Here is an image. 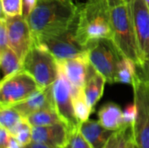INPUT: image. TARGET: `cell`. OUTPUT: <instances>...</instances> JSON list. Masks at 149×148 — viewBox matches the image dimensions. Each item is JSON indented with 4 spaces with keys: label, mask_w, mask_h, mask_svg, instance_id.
I'll use <instances>...</instances> for the list:
<instances>
[{
    "label": "cell",
    "mask_w": 149,
    "mask_h": 148,
    "mask_svg": "<svg viewBox=\"0 0 149 148\" xmlns=\"http://www.w3.org/2000/svg\"><path fill=\"white\" fill-rule=\"evenodd\" d=\"M80 3L72 0H38L27 18L34 41L67 30L78 17Z\"/></svg>",
    "instance_id": "cell-1"
},
{
    "label": "cell",
    "mask_w": 149,
    "mask_h": 148,
    "mask_svg": "<svg viewBox=\"0 0 149 148\" xmlns=\"http://www.w3.org/2000/svg\"><path fill=\"white\" fill-rule=\"evenodd\" d=\"M76 35L78 41L86 48L95 40H112L113 31L108 0H86L80 3Z\"/></svg>",
    "instance_id": "cell-2"
},
{
    "label": "cell",
    "mask_w": 149,
    "mask_h": 148,
    "mask_svg": "<svg viewBox=\"0 0 149 148\" xmlns=\"http://www.w3.org/2000/svg\"><path fill=\"white\" fill-rule=\"evenodd\" d=\"M113 38L112 41L123 58L141 65L140 51L129 0H108Z\"/></svg>",
    "instance_id": "cell-3"
},
{
    "label": "cell",
    "mask_w": 149,
    "mask_h": 148,
    "mask_svg": "<svg viewBox=\"0 0 149 148\" xmlns=\"http://www.w3.org/2000/svg\"><path fill=\"white\" fill-rule=\"evenodd\" d=\"M23 71L30 74L41 89H45L57 80L59 65L49 51L34 44L24 59Z\"/></svg>",
    "instance_id": "cell-4"
},
{
    "label": "cell",
    "mask_w": 149,
    "mask_h": 148,
    "mask_svg": "<svg viewBox=\"0 0 149 148\" xmlns=\"http://www.w3.org/2000/svg\"><path fill=\"white\" fill-rule=\"evenodd\" d=\"M87 58L93 69L101 74L109 84L116 83L118 65L123 58L110 39H99L87 46Z\"/></svg>",
    "instance_id": "cell-5"
},
{
    "label": "cell",
    "mask_w": 149,
    "mask_h": 148,
    "mask_svg": "<svg viewBox=\"0 0 149 148\" xmlns=\"http://www.w3.org/2000/svg\"><path fill=\"white\" fill-rule=\"evenodd\" d=\"M78 17L67 30L38 38L34 41V44L45 47L58 61L86 54L87 48L77 39Z\"/></svg>",
    "instance_id": "cell-6"
},
{
    "label": "cell",
    "mask_w": 149,
    "mask_h": 148,
    "mask_svg": "<svg viewBox=\"0 0 149 148\" xmlns=\"http://www.w3.org/2000/svg\"><path fill=\"white\" fill-rule=\"evenodd\" d=\"M136 118L133 125L134 143L139 148H149V83L138 73L133 84Z\"/></svg>",
    "instance_id": "cell-7"
},
{
    "label": "cell",
    "mask_w": 149,
    "mask_h": 148,
    "mask_svg": "<svg viewBox=\"0 0 149 148\" xmlns=\"http://www.w3.org/2000/svg\"><path fill=\"white\" fill-rule=\"evenodd\" d=\"M35 79L24 71L2 79L0 106H13L40 90Z\"/></svg>",
    "instance_id": "cell-8"
},
{
    "label": "cell",
    "mask_w": 149,
    "mask_h": 148,
    "mask_svg": "<svg viewBox=\"0 0 149 148\" xmlns=\"http://www.w3.org/2000/svg\"><path fill=\"white\" fill-rule=\"evenodd\" d=\"M52 89L55 110L62 121L67 126L71 133L79 128L80 123L76 118L74 112L72 101L73 88L66 79L60 65L58 77L52 85Z\"/></svg>",
    "instance_id": "cell-9"
},
{
    "label": "cell",
    "mask_w": 149,
    "mask_h": 148,
    "mask_svg": "<svg viewBox=\"0 0 149 148\" xmlns=\"http://www.w3.org/2000/svg\"><path fill=\"white\" fill-rule=\"evenodd\" d=\"M141 65L149 64V7L145 0H129Z\"/></svg>",
    "instance_id": "cell-10"
},
{
    "label": "cell",
    "mask_w": 149,
    "mask_h": 148,
    "mask_svg": "<svg viewBox=\"0 0 149 148\" xmlns=\"http://www.w3.org/2000/svg\"><path fill=\"white\" fill-rule=\"evenodd\" d=\"M10 47L24 62L34 44V38L26 18L22 16L6 17Z\"/></svg>",
    "instance_id": "cell-11"
},
{
    "label": "cell",
    "mask_w": 149,
    "mask_h": 148,
    "mask_svg": "<svg viewBox=\"0 0 149 148\" xmlns=\"http://www.w3.org/2000/svg\"><path fill=\"white\" fill-rule=\"evenodd\" d=\"M32 141L56 148H65L70 142V130L64 122L45 126H32Z\"/></svg>",
    "instance_id": "cell-12"
},
{
    "label": "cell",
    "mask_w": 149,
    "mask_h": 148,
    "mask_svg": "<svg viewBox=\"0 0 149 148\" xmlns=\"http://www.w3.org/2000/svg\"><path fill=\"white\" fill-rule=\"evenodd\" d=\"M58 63L66 79L71 83L73 92L83 88L91 68L87 54L64 59Z\"/></svg>",
    "instance_id": "cell-13"
},
{
    "label": "cell",
    "mask_w": 149,
    "mask_h": 148,
    "mask_svg": "<svg viewBox=\"0 0 149 148\" xmlns=\"http://www.w3.org/2000/svg\"><path fill=\"white\" fill-rule=\"evenodd\" d=\"M12 107H14L23 118H27L31 114L43 109H55L52 85L47 88L38 90L28 99L13 106Z\"/></svg>",
    "instance_id": "cell-14"
},
{
    "label": "cell",
    "mask_w": 149,
    "mask_h": 148,
    "mask_svg": "<svg viewBox=\"0 0 149 148\" xmlns=\"http://www.w3.org/2000/svg\"><path fill=\"white\" fill-rule=\"evenodd\" d=\"M79 131L92 148H104L111 136L116 132L105 128L99 120H93L82 122Z\"/></svg>",
    "instance_id": "cell-15"
},
{
    "label": "cell",
    "mask_w": 149,
    "mask_h": 148,
    "mask_svg": "<svg viewBox=\"0 0 149 148\" xmlns=\"http://www.w3.org/2000/svg\"><path fill=\"white\" fill-rule=\"evenodd\" d=\"M106 83H107L106 79L96 72L91 65L89 74L83 89L88 105L93 110H94L96 104L103 96Z\"/></svg>",
    "instance_id": "cell-16"
},
{
    "label": "cell",
    "mask_w": 149,
    "mask_h": 148,
    "mask_svg": "<svg viewBox=\"0 0 149 148\" xmlns=\"http://www.w3.org/2000/svg\"><path fill=\"white\" fill-rule=\"evenodd\" d=\"M99 121L112 131H118L123 127V112L120 106L113 102L103 105L98 112Z\"/></svg>",
    "instance_id": "cell-17"
},
{
    "label": "cell",
    "mask_w": 149,
    "mask_h": 148,
    "mask_svg": "<svg viewBox=\"0 0 149 148\" xmlns=\"http://www.w3.org/2000/svg\"><path fill=\"white\" fill-rule=\"evenodd\" d=\"M0 66L3 78L10 76L23 70V62L17 54L10 48L0 51Z\"/></svg>",
    "instance_id": "cell-18"
},
{
    "label": "cell",
    "mask_w": 149,
    "mask_h": 148,
    "mask_svg": "<svg viewBox=\"0 0 149 148\" xmlns=\"http://www.w3.org/2000/svg\"><path fill=\"white\" fill-rule=\"evenodd\" d=\"M24 119H26L31 126H45L63 122L54 108L38 111Z\"/></svg>",
    "instance_id": "cell-19"
},
{
    "label": "cell",
    "mask_w": 149,
    "mask_h": 148,
    "mask_svg": "<svg viewBox=\"0 0 149 148\" xmlns=\"http://www.w3.org/2000/svg\"><path fill=\"white\" fill-rule=\"evenodd\" d=\"M138 66L130 58H122L118 65L117 72H116V83L132 85L136 76Z\"/></svg>",
    "instance_id": "cell-20"
},
{
    "label": "cell",
    "mask_w": 149,
    "mask_h": 148,
    "mask_svg": "<svg viewBox=\"0 0 149 148\" xmlns=\"http://www.w3.org/2000/svg\"><path fill=\"white\" fill-rule=\"evenodd\" d=\"M23 117L12 106H0V126L7 129L13 136Z\"/></svg>",
    "instance_id": "cell-21"
},
{
    "label": "cell",
    "mask_w": 149,
    "mask_h": 148,
    "mask_svg": "<svg viewBox=\"0 0 149 148\" xmlns=\"http://www.w3.org/2000/svg\"><path fill=\"white\" fill-rule=\"evenodd\" d=\"M72 101L75 115L79 122L81 124L82 122L88 120L89 116L93 112V110L88 105L83 88L78 89L75 92H73Z\"/></svg>",
    "instance_id": "cell-22"
},
{
    "label": "cell",
    "mask_w": 149,
    "mask_h": 148,
    "mask_svg": "<svg viewBox=\"0 0 149 148\" xmlns=\"http://www.w3.org/2000/svg\"><path fill=\"white\" fill-rule=\"evenodd\" d=\"M1 17H13L23 15V0H0Z\"/></svg>",
    "instance_id": "cell-23"
},
{
    "label": "cell",
    "mask_w": 149,
    "mask_h": 148,
    "mask_svg": "<svg viewBox=\"0 0 149 148\" xmlns=\"http://www.w3.org/2000/svg\"><path fill=\"white\" fill-rule=\"evenodd\" d=\"M13 136L22 147H25L32 141V126L29 124L26 119L23 118Z\"/></svg>",
    "instance_id": "cell-24"
},
{
    "label": "cell",
    "mask_w": 149,
    "mask_h": 148,
    "mask_svg": "<svg viewBox=\"0 0 149 148\" xmlns=\"http://www.w3.org/2000/svg\"><path fill=\"white\" fill-rule=\"evenodd\" d=\"M70 147L71 148H92L85 137L79 131V128L70 133Z\"/></svg>",
    "instance_id": "cell-25"
},
{
    "label": "cell",
    "mask_w": 149,
    "mask_h": 148,
    "mask_svg": "<svg viewBox=\"0 0 149 148\" xmlns=\"http://www.w3.org/2000/svg\"><path fill=\"white\" fill-rule=\"evenodd\" d=\"M120 130V143L119 148H133L134 140L133 135V126H124Z\"/></svg>",
    "instance_id": "cell-26"
},
{
    "label": "cell",
    "mask_w": 149,
    "mask_h": 148,
    "mask_svg": "<svg viewBox=\"0 0 149 148\" xmlns=\"http://www.w3.org/2000/svg\"><path fill=\"white\" fill-rule=\"evenodd\" d=\"M136 118V106L135 104L128 105L123 112V127L133 126Z\"/></svg>",
    "instance_id": "cell-27"
},
{
    "label": "cell",
    "mask_w": 149,
    "mask_h": 148,
    "mask_svg": "<svg viewBox=\"0 0 149 148\" xmlns=\"http://www.w3.org/2000/svg\"><path fill=\"white\" fill-rule=\"evenodd\" d=\"M10 47L8 29L6 24V19L3 17L0 18V51L5 50Z\"/></svg>",
    "instance_id": "cell-28"
},
{
    "label": "cell",
    "mask_w": 149,
    "mask_h": 148,
    "mask_svg": "<svg viewBox=\"0 0 149 148\" xmlns=\"http://www.w3.org/2000/svg\"><path fill=\"white\" fill-rule=\"evenodd\" d=\"M38 0H23V17L28 18L30 14L35 9Z\"/></svg>",
    "instance_id": "cell-29"
},
{
    "label": "cell",
    "mask_w": 149,
    "mask_h": 148,
    "mask_svg": "<svg viewBox=\"0 0 149 148\" xmlns=\"http://www.w3.org/2000/svg\"><path fill=\"white\" fill-rule=\"evenodd\" d=\"M120 130L114 132V133L111 136V138L109 139L104 148H119L120 143Z\"/></svg>",
    "instance_id": "cell-30"
},
{
    "label": "cell",
    "mask_w": 149,
    "mask_h": 148,
    "mask_svg": "<svg viewBox=\"0 0 149 148\" xmlns=\"http://www.w3.org/2000/svg\"><path fill=\"white\" fill-rule=\"evenodd\" d=\"M10 137V133L4 127L0 126V148H7Z\"/></svg>",
    "instance_id": "cell-31"
},
{
    "label": "cell",
    "mask_w": 149,
    "mask_h": 148,
    "mask_svg": "<svg viewBox=\"0 0 149 148\" xmlns=\"http://www.w3.org/2000/svg\"><path fill=\"white\" fill-rule=\"evenodd\" d=\"M22 148H56V147H51V146L46 145V144H44V143L36 142V141H31V143H29L28 145H26L25 147H23Z\"/></svg>",
    "instance_id": "cell-32"
},
{
    "label": "cell",
    "mask_w": 149,
    "mask_h": 148,
    "mask_svg": "<svg viewBox=\"0 0 149 148\" xmlns=\"http://www.w3.org/2000/svg\"><path fill=\"white\" fill-rule=\"evenodd\" d=\"M139 75L143 79H145L146 81H148L149 83V64L148 65H145L144 67H142V68L140 69Z\"/></svg>",
    "instance_id": "cell-33"
},
{
    "label": "cell",
    "mask_w": 149,
    "mask_h": 148,
    "mask_svg": "<svg viewBox=\"0 0 149 148\" xmlns=\"http://www.w3.org/2000/svg\"><path fill=\"white\" fill-rule=\"evenodd\" d=\"M23 147L20 145V143L17 141V140L11 135L10 139V141L8 143V146H7V148H22Z\"/></svg>",
    "instance_id": "cell-34"
},
{
    "label": "cell",
    "mask_w": 149,
    "mask_h": 148,
    "mask_svg": "<svg viewBox=\"0 0 149 148\" xmlns=\"http://www.w3.org/2000/svg\"><path fill=\"white\" fill-rule=\"evenodd\" d=\"M133 148H139L137 147V145L135 144V143H134V146H133Z\"/></svg>",
    "instance_id": "cell-35"
},
{
    "label": "cell",
    "mask_w": 149,
    "mask_h": 148,
    "mask_svg": "<svg viewBox=\"0 0 149 148\" xmlns=\"http://www.w3.org/2000/svg\"><path fill=\"white\" fill-rule=\"evenodd\" d=\"M145 2L147 3V4H148V6L149 7V0H145Z\"/></svg>",
    "instance_id": "cell-36"
},
{
    "label": "cell",
    "mask_w": 149,
    "mask_h": 148,
    "mask_svg": "<svg viewBox=\"0 0 149 148\" xmlns=\"http://www.w3.org/2000/svg\"><path fill=\"white\" fill-rule=\"evenodd\" d=\"M65 148H71V147H70V144H69V145H68V146H67V147H66Z\"/></svg>",
    "instance_id": "cell-37"
},
{
    "label": "cell",
    "mask_w": 149,
    "mask_h": 148,
    "mask_svg": "<svg viewBox=\"0 0 149 148\" xmlns=\"http://www.w3.org/2000/svg\"><path fill=\"white\" fill-rule=\"evenodd\" d=\"M72 1H74V2H77V1H79V0H72Z\"/></svg>",
    "instance_id": "cell-38"
}]
</instances>
